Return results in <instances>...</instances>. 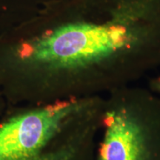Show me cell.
Instances as JSON below:
<instances>
[{"label": "cell", "mask_w": 160, "mask_h": 160, "mask_svg": "<svg viewBox=\"0 0 160 160\" xmlns=\"http://www.w3.org/2000/svg\"><path fill=\"white\" fill-rule=\"evenodd\" d=\"M99 17L62 24L20 55L66 73L99 69L112 88L160 66V0H98Z\"/></svg>", "instance_id": "1"}, {"label": "cell", "mask_w": 160, "mask_h": 160, "mask_svg": "<svg viewBox=\"0 0 160 160\" xmlns=\"http://www.w3.org/2000/svg\"><path fill=\"white\" fill-rule=\"evenodd\" d=\"M112 93L98 160H160L154 125L142 113L151 93L124 87Z\"/></svg>", "instance_id": "2"}, {"label": "cell", "mask_w": 160, "mask_h": 160, "mask_svg": "<svg viewBox=\"0 0 160 160\" xmlns=\"http://www.w3.org/2000/svg\"><path fill=\"white\" fill-rule=\"evenodd\" d=\"M85 107L83 101H64L8 121L0 126V160H26L34 157L65 122Z\"/></svg>", "instance_id": "3"}, {"label": "cell", "mask_w": 160, "mask_h": 160, "mask_svg": "<svg viewBox=\"0 0 160 160\" xmlns=\"http://www.w3.org/2000/svg\"><path fill=\"white\" fill-rule=\"evenodd\" d=\"M151 87L153 91L160 93V77L156 78L152 81Z\"/></svg>", "instance_id": "4"}]
</instances>
